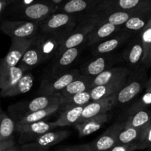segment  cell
Segmentation results:
<instances>
[{"instance_id":"obj_1","label":"cell","mask_w":151,"mask_h":151,"mask_svg":"<svg viewBox=\"0 0 151 151\" xmlns=\"http://www.w3.org/2000/svg\"><path fill=\"white\" fill-rule=\"evenodd\" d=\"M58 103H62V97L59 94L41 95L32 99L30 101H22L11 105L8 107V111L16 122L30 114Z\"/></svg>"},{"instance_id":"obj_2","label":"cell","mask_w":151,"mask_h":151,"mask_svg":"<svg viewBox=\"0 0 151 151\" xmlns=\"http://www.w3.org/2000/svg\"><path fill=\"white\" fill-rule=\"evenodd\" d=\"M147 81V69L144 66L131 71L125 85L116 94V106H124L132 101L146 88Z\"/></svg>"},{"instance_id":"obj_3","label":"cell","mask_w":151,"mask_h":151,"mask_svg":"<svg viewBox=\"0 0 151 151\" xmlns=\"http://www.w3.org/2000/svg\"><path fill=\"white\" fill-rule=\"evenodd\" d=\"M78 23V17L75 15L56 12L39 23L40 32L53 33L66 39Z\"/></svg>"},{"instance_id":"obj_4","label":"cell","mask_w":151,"mask_h":151,"mask_svg":"<svg viewBox=\"0 0 151 151\" xmlns=\"http://www.w3.org/2000/svg\"><path fill=\"white\" fill-rule=\"evenodd\" d=\"M99 20L100 17L97 15H91L78 19V25L62 44L56 55L60 54L68 49L81 47L82 44L86 42L87 37L94 29Z\"/></svg>"},{"instance_id":"obj_5","label":"cell","mask_w":151,"mask_h":151,"mask_svg":"<svg viewBox=\"0 0 151 151\" xmlns=\"http://www.w3.org/2000/svg\"><path fill=\"white\" fill-rule=\"evenodd\" d=\"M1 29L11 39H33L40 32L39 24L30 21L4 20Z\"/></svg>"},{"instance_id":"obj_6","label":"cell","mask_w":151,"mask_h":151,"mask_svg":"<svg viewBox=\"0 0 151 151\" xmlns=\"http://www.w3.org/2000/svg\"><path fill=\"white\" fill-rule=\"evenodd\" d=\"M82 75L81 70L73 69L61 75L50 76L43 80L39 86L41 95H54L59 94L69 84Z\"/></svg>"},{"instance_id":"obj_7","label":"cell","mask_w":151,"mask_h":151,"mask_svg":"<svg viewBox=\"0 0 151 151\" xmlns=\"http://www.w3.org/2000/svg\"><path fill=\"white\" fill-rule=\"evenodd\" d=\"M55 122L39 121L22 126H16V131L20 134L19 142L20 145L33 142L38 137L56 128Z\"/></svg>"},{"instance_id":"obj_8","label":"cell","mask_w":151,"mask_h":151,"mask_svg":"<svg viewBox=\"0 0 151 151\" xmlns=\"http://www.w3.org/2000/svg\"><path fill=\"white\" fill-rule=\"evenodd\" d=\"M58 7L46 1H37L23 6L21 13L24 18L30 22L41 23L46 19L58 12Z\"/></svg>"},{"instance_id":"obj_9","label":"cell","mask_w":151,"mask_h":151,"mask_svg":"<svg viewBox=\"0 0 151 151\" xmlns=\"http://www.w3.org/2000/svg\"><path fill=\"white\" fill-rule=\"evenodd\" d=\"M65 41L66 38L55 34L40 32L35 37V42L42 56L43 62L55 56Z\"/></svg>"},{"instance_id":"obj_10","label":"cell","mask_w":151,"mask_h":151,"mask_svg":"<svg viewBox=\"0 0 151 151\" xmlns=\"http://www.w3.org/2000/svg\"><path fill=\"white\" fill-rule=\"evenodd\" d=\"M120 58L118 55L106 54L95 56L93 60L87 62L81 66V73L86 76L95 78L104 71L114 67V65L119 61Z\"/></svg>"},{"instance_id":"obj_11","label":"cell","mask_w":151,"mask_h":151,"mask_svg":"<svg viewBox=\"0 0 151 151\" xmlns=\"http://www.w3.org/2000/svg\"><path fill=\"white\" fill-rule=\"evenodd\" d=\"M33 39H11V44L8 52L0 63V69L19 66V62L31 45Z\"/></svg>"},{"instance_id":"obj_12","label":"cell","mask_w":151,"mask_h":151,"mask_svg":"<svg viewBox=\"0 0 151 151\" xmlns=\"http://www.w3.org/2000/svg\"><path fill=\"white\" fill-rule=\"evenodd\" d=\"M149 5L151 0H103L91 14L100 11L137 10Z\"/></svg>"},{"instance_id":"obj_13","label":"cell","mask_w":151,"mask_h":151,"mask_svg":"<svg viewBox=\"0 0 151 151\" xmlns=\"http://www.w3.org/2000/svg\"><path fill=\"white\" fill-rule=\"evenodd\" d=\"M103 0H68L58 7V12L75 15L78 19L90 16Z\"/></svg>"},{"instance_id":"obj_14","label":"cell","mask_w":151,"mask_h":151,"mask_svg":"<svg viewBox=\"0 0 151 151\" xmlns=\"http://www.w3.org/2000/svg\"><path fill=\"white\" fill-rule=\"evenodd\" d=\"M144 49H143L140 34L131 40L121 53L122 59L130 66V69H135L142 65Z\"/></svg>"},{"instance_id":"obj_15","label":"cell","mask_w":151,"mask_h":151,"mask_svg":"<svg viewBox=\"0 0 151 151\" xmlns=\"http://www.w3.org/2000/svg\"><path fill=\"white\" fill-rule=\"evenodd\" d=\"M125 125L124 122H115L100 137L91 142L93 151H109L117 144L119 131Z\"/></svg>"},{"instance_id":"obj_16","label":"cell","mask_w":151,"mask_h":151,"mask_svg":"<svg viewBox=\"0 0 151 151\" xmlns=\"http://www.w3.org/2000/svg\"><path fill=\"white\" fill-rule=\"evenodd\" d=\"M131 36L132 35L131 34L122 32L120 30V32L109 37L105 41L92 46L91 52L93 55H94V57L102 55L113 53L115 50L119 49L125 43H126Z\"/></svg>"},{"instance_id":"obj_17","label":"cell","mask_w":151,"mask_h":151,"mask_svg":"<svg viewBox=\"0 0 151 151\" xmlns=\"http://www.w3.org/2000/svg\"><path fill=\"white\" fill-rule=\"evenodd\" d=\"M116 94L103 100L91 101L84 107L81 117L80 118L77 124L81 123L83 121L94 117V116H99L103 114H107L109 111L111 110L114 106H116Z\"/></svg>"},{"instance_id":"obj_18","label":"cell","mask_w":151,"mask_h":151,"mask_svg":"<svg viewBox=\"0 0 151 151\" xmlns=\"http://www.w3.org/2000/svg\"><path fill=\"white\" fill-rule=\"evenodd\" d=\"M120 30L121 27L103 22L100 19L96 26L87 37L85 44L87 47H91L92 46L102 42L109 37L120 32Z\"/></svg>"},{"instance_id":"obj_19","label":"cell","mask_w":151,"mask_h":151,"mask_svg":"<svg viewBox=\"0 0 151 151\" xmlns=\"http://www.w3.org/2000/svg\"><path fill=\"white\" fill-rule=\"evenodd\" d=\"M151 20V5L137 12L125 24L121 27V31L131 34L141 33Z\"/></svg>"},{"instance_id":"obj_20","label":"cell","mask_w":151,"mask_h":151,"mask_svg":"<svg viewBox=\"0 0 151 151\" xmlns=\"http://www.w3.org/2000/svg\"><path fill=\"white\" fill-rule=\"evenodd\" d=\"M131 71L129 67L125 66H114L110 68L94 78L91 89L98 86L106 85L128 78Z\"/></svg>"},{"instance_id":"obj_21","label":"cell","mask_w":151,"mask_h":151,"mask_svg":"<svg viewBox=\"0 0 151 151\" xmlns=\"http://www.w3.org/2000/svg\"><path fill=\"white\" fill-rule=\"evenodd\" d=\"M81 47H73L65 50L60 54L55 56V60L51 69V76L61 75L64 73L65 69L73 63L78 58L81 51Z\"/></svg>"},{"instance_id":"obj_22","label":"cell","mask_w":151,"mask_h":151,"mask_svg":"<svg viewBox=\"0 0 151 151\" xmlns=\"http://www.w3.org/2000/svg\"><path fill=\"white\" fill-rule=\"evenodd\" d=\"M128 78H124L120 81L116 82L107 83L106 85L98 86L94 87L90 90L91 96V101H97V100H103L107 97L116 94L122 89L126 83Z\"/></svg>"},{"instance_id":"obj_23","label":"cell","mask_w":151,"mask_h":151,"mask_svg":"<svg viewBox=\"0 0 151 151\" xmlns=\"http://www.w3.org/2000/svg\"><path fill=\"white\" fill-rule=\"evenodd\" d=\"M108 120H109L108 114H103L86 119L81 123L77 124L75 127L78 130L79 137L82 138L91 135L100 130L108 122Z\"/></svg>"},{"instance_id":"obj_24","label":"cell","mask_w":151,"mask_h":151,"mask_svg":"<svg viewBox=\"0 0 151 151\" xmlns=\"http://www.w3.org/2000/svg\"><path fill=\"white\" fill-rule=\"evenodd\" d=\"M94 78L92 77L81 75L79 78L69 84L64 89L62 90L59 94L62 99H64L75 94L89 91L91 90V86L94 81Z\"/></svg>"},{"instance_id":"obj_25","label":"cell","mask_w":151,"mask_h":151,"mask_svg":"<svg viewBox=\"0 0 151 151\" xmlns=\"http://www.w3.org/2000/svg\"><path fill=\"white\" fill-rule=\"evenodd\" d=\"M85 106H75V107L63 108V111L55 121L56 127H65L76 125L81 117Z\"/></svg>"},{"instance_id":"obj_26","label":"cell","mask_w":151,"mask_h":151,"mask_svg":"<svg viewBox=\"0 0 151 151\" xmlns=\"http://www.w3.org/2000/svg\"><path fill=\"white\" fill-rule=\"evenodd\" d=\"M43 62L42 56L35 42V38L32 41L28 50L24 55L19 63V66L24 71H27L38 66Z\"/></svg>"},{"instance_id":"obj_27","label":"cell","mask_w":151,"mask_h":151,"mask_svg":"<svg viewBox=\"0 0 151 151\" xmlns=\"http://www.w3.org/2000/svg\"><path fill=\"white\" fill-rule=\"evenodd\" d=\"M24 72L19 66L0 69L1 91H5L16 85L24 76Z\"/></svg>"},{"instance_id":"obj_28","label":"cell","mask_w":151,"mask_h":151,"mask_svg":"<svg viewBox=\"0 0 151 151\" xmlns=\"http://www.w3.org/2000/svg\"><path fill=\"white\" fill-rule=\"evenodd\" d=\"M71 132L67 130L50 131L38 137L33 142L44 148L50 149V147L61 142L70 136Z\"/></svg>"},{"instance_id":"obj_29","label":"cell","mask_w":151,"mask_h":151,"mask_svg":"<svg viewBox=\"0 0 151 151\" xmlns=\"http://www.w3.org/2000/svg\"><path fill=\"white\" fill-rule=\"evenodd\" d=\"M61 108H63L62 103H58V104H55L52 106H50V107L47 108V109L34 112V113L30 114L27 115V116H24V117L22 118L19 121H17L16 122V126H22V125H28V124L34 123V122L44 120V119L49 117L50 116L58 111Z\"/></svg>"},{"instance_id":"obj_30","label":"cell","mask_w":151,"mask_h":151,"mask_svg":"<svg viewBox=\"0 0 151 151\" xmlns=\"http://www.w3.org/2000/svg\"><path fill=\"white\" fill-rule=\"evenodd\" d=\"M32 86L33 77L32 74H25L16 85L5 91H1V95L3 97H9L26 94L32 89Z\"/></svg>"},{"instance_id":"obj_31","label":"cell","mask_w":151,"mask_h":151,"mask_svg":"<svg viewBox=\"0 0 151 151\" xmlns=\"http://www.w3.org/2000/svg\"><path fill=\"white\" fill-rule=\"evenodd\" d=\"M150 122L151 111L144 109L128 116L126 120L125 121V125L142 129Z\"/></svg>"},{"instance_id":"obj_32","label":"cell","mask_w":151,"mask_h":151,"mask_svg":"<svg viewBox=\"0 0 151 151\" xmlns=\"http://www.w3.org/2000/svg\"><path fill=\"white\" fill-rule=\"evenodd\" d=\"M16 131L15 120L7 116L3 111L0 114V142L13 139V133Z\"/></svg>"},{"instance_id":"obj_33","label":"cell","mask_w":151,"mask_h":151,"mask_svg":"<svg viewBox=\"0 0 151 151\" xmlns=\"http://www.w3.org/2000/svg\"><path fill=\"white\" fill-rule=\"evenodd\" d=\"M143 129V128H142ZM142 129L133 128L130 126H124L119 131L117 137V144L125 145L138 142L141 137Z\"/></svg>"},{"instance_id":"obj_34","label":"cell","mask_w":151,"mask_h":151,"mask_svg":"<svg viewBox=\"0 0 151 151\" xmlns=\"http://www.w3.org/2000/svg\"><path fill=\"white\" fill-rule=\"evenodd\" d=\"M140 36L144 49L142 66L147 69L148 68H151V20L142 31Z\"/></svg>"},{"instance_id":"obj_35","label":"cell","mask_w":151,"mask_h":151,"mask_svg":"<svg viewBox=\"0 0 151 151\" xmlns=\"http://www.w3.org/2000/svg\"><path fill=\"white\" fill-rule=\"evenodd\" d=\"M91 102V91H86L80 94L62 99V106L66 107H75V106H86Z\"/></svg>"},{"instance_id":"obj_36","label":"cell","mask_w":151,"mask_h":151,"mask_svg":"<svg viewBox=\"0 0 151 151\" xmlns=\"http://www.w3.org/2000/svg\"><path fill=\"white\" fill-rule=\"evenodd\" d=\"M150 106H151V91H145V93L128 109L127 114L130 116L139 111L147 109V107Z\"/></svg>"},{"instance_id":"obj_37","label":"cell","mask_w":151,"mask_h":151,"mask_svg":"<svg viewBox=\"0 0 151 151\" xmlns=\"http://www.w3.org/2000/svg\"><path fill=\"white\" fill-rule=\"evenodd\" d=\"M151 147V122L142 129L141 137L139 141V150Z\"/></svg>"},{"instance_id":"obj_38","label":"cell","mask_w":151,"mask_h":151,"mask_svg":"<svg viewBox=\"0 0 151 151\" xmlns=\"http://www.w3.org/2000/svg\"><path fill=\"white\" fill-rule=\"evenodd\" d=\"M55 151H93L91 143L87 144L75 145L72 146H66V147H60Z\"/></svg>"},{"instance_id":"obj_39","label":"cell","mask_w":151,"mask_h":151,"mask_svg":"<svg viewBox=\"0 0 151 151\" xmlns=\"http://www.w3.org/2000/svg\"><path fill=\"white\" fill-rule=\"evenodd\" d=\"M139 150V143H131L125 145H116L109 151H135Z\"/></svg>"},{"instance_id":"obj_40","label":"cell","mask_w":151,"mask_h":151,"mask_svg":"<svg viewBox=\"0 0 151 151\" xmlns=\"http://www.w3.org/2000/svg\"><path fill=\"white\" fill-rule=\"evenodd\" d=\"M21 151H50V149L44 148L37 145L34 142L28 143V144L22 145H21Z\"/></svg>"},{"instance_id":"obj_41","label":"cell","mask_w":151,"mask_h":151,"mask_svg":"<svg viewBox=\"0 0 151 151\" xmlns=\"http://www.w3.org/2000/svg\"><path fill=\"white\" fill-rule=\"evenodd\" d=\"M16 143L15 142L14 138L11 139L7 140V141L1 142H0V151H3L7 148H10V147H13V146L16 145Z\"/></svg>"},{"instance_id":"obj_42","label":"cell","mask_w":151,"mask_h":151,"mask_svg":"<svg viewBox=\"0 0 151 151\" xmlns=\"http://www.w3.org/2000/svg\"><path fill=\"white\" fill-rule=\"evenodd\" d=\"M8 4H10L8 0H0V14H1V16H2L4 10Z\"/></svg>"},{"instance_id":"obj_43","label":"cell","mask_w":151,"mask_h":151,"mask_svg":"<svg viewBox=\"0 0 151 151\" xmlns=\"http://www.w3.org/2000/svg\"><path fill=\"white\" fill-rule=\"evenodd\" d=\"M3 151H21V145L16 144V145L13 146V147H10V148L6 149V150Z\"/></svg>"},{"instance_id":"obj_44","label":"cell","mask_w":151,"mask_h":151,"mask_svg":"<svg viewBox=\"0 0 151 151\" xmlns=\"http://www.w3.org/2000/svg\"><path fill=\"white\" fill-rule=\"evenodd\" d=\"M145 89H146L145 91H151V77L149 78L148 81H147Z\"/></svg>"},{"instance_id":"obj_45","label":"cell","mask_w":151,"mask_h":151,"mask_svg":"<svg viewBox=\"0 0 151 151\" xmlns=\"http://www.w3.org/2000/svg\"><path fill=\"white\" fill-rule=\"evenodd\" d=\"M19 1V0H8V1H9V3H12V2H13V1Z\"/></svg>"},{"instance_id":"obj_46","label":"cell","mask_w":151,"mask_h":151,"mask_svg":"<svg viewBox=\"0 0 151 151\" xmlns=\"http://www.w3.org/2000/svg\"><path fill=\"white\" fill-rule=\"evenodd\" d=\"M150 151H151V147H150Z\"/></svg>"}]
</instances>
